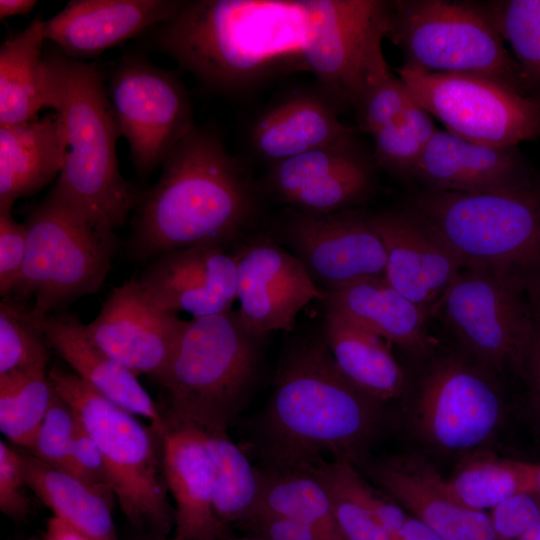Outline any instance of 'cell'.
Instances as JSON below:
<instances>
[{
	"mask_svg": "<svg viewBox=\"0 0 540 540\" xmlns=\"http://www.w3.org/2000/svg\"><path fill=\"white\" fill-rule=\"evenodd\" d=\"M134 281L158 308L193 318L229 312L237 299L235 257L221 245L166 252Z\"/></svg>",
	"mask_w": 540,
	"mask_h": 540,
	"instance_id": "18",
	"label": "cell"
},
{
	"mask_svg": "<svg viewBox=\"0 0 540 540\" xmlns=\"http://www.w3.org/2000/svg\"><path fill=\"white\" fill-rule=\"evenodd\" d=\"M488 514L498 540H518L540 520V495H513L492 507Z\"/></svg>",
	"mask_w": 540,
	"mask_h": 540,
	"instance_id": "43",
	"label": "cell"
},
{
	"mask_svg": "<svg viewBox=\"0 0 540 540\" xmlns=\"http://www.w3.org/2000/svg\"><path fill=\"white\" fill-rule=\"evenodd\" d=\"M31 540H93L56 516L48 518L45 529Z\"/></svg>",
	"mask_w": 540,
	"mask_h": 540,
	"instance_id": "48",
	"label": "cell"
},
{
	"mask_svg": "<svg viewBox=\"0 0 540 540\" xmlns=\"http://www.w3.org/2000/svg\"><path fill=\"white\" fill-rule=\"evenodd\" d=\"M21 451L0 441V510L14 521L25 520L31 511Z\"/></svg>",
	"mask_w": 540,
	"mask_h": 540,
	"instance_id": "42",
	"label": "cell"
},
{
	"mask_svg": "<svg viewBox=\"0 0 540 540\" xmlns=\"http://www.w3.org/2000/svg\"><path fill=\"white\" fill-rule=\"evenodd\" d=\"M281 236L324 291L385 275V248L372 215L352 209L326 214L293 211Z\"/></svg>",
	"mask_w": 540,
	"mask_h": 540,
	"instance_id": "14",
	"label": "cell"
},
{
	"mask_svg": "<svg viewBox=\"0 0 540 540\" xmlns=\"http://www.w3.org/2000/svg\"><path fill=\"white\" fill-rule=\"evenodd\" d=\"M523 279L463 268L432 309L476 362L491 372H524L534 327V302Z\"/></svg>",
	"mask_w": 540,
	"mask_h": 540,
	"instance_id": "10",
	"label": "cell"
},
{
	"mask_svg": "<svg viewBox=\"0 0 540 540\" xmlns=\"http://www.w3.org/2000/svg\"><path fill=\"white\" fill-rule=\"evenodd\" d=\"M51 346L73 372L98 393L151 421L158 430L164 418L158 405L130 370L99 348L88 336L85 325L72 314H49L35 320Z\"/></svg>",
	"mask_w": 540,
	"mask_h": 540,
	"instance_id": "24",
	"label": "cell"
},
{
	"mask_svg": "<svg viewBox=\"0 0 540 540\" xmlns=\"http://www.w3.org/2000/svg\"><path fill=\"white\" fill-rule=\"evenodd\" d=\"M322 301L327 309L411 353L424 354L431 346L426 330L429 313L397 291L384 276L324 291Z\"/></svg>",
	"mask_w": 540,
	"mask_h": 540,
	"instance_id": "27",
	"label": "cell"
},
{
	"mask_svg": "<svg viewBox=\"0 0 540 540\" xmlns=\"http://www.w3.org/2000/svg\"><path fill=\"white\" fill-rule=\"evenodd\" d=\"M204 442L213 466V506L222 525L242 526L256 512L261 483L243 450L227 433L203 432Z\"/></svg>",
	"mask_w": 540,
	"mask_h": 540,
	"instance_id": "32",
	"label": "cell"
},
{
	"mask_svg": "<svg viewBox=\"0 0 540 540\" xmlns=\"http://www.w3.org/2000/svg\"><path fill=\"white\" fill-rule=\"evenodd\" d=\"M371 474L387 496L443 540H498L488 512L453 499L431 464L404 458L381 463Z\"/></svg>",
	"mask_w": 540,
	"mask_h": 540,
	"instance_id": "23",
	"label": "cell"
},
{
	"mask_svg": "<svg viewBox=\"0 0 540 540\" xmlns=\"http://www.w3.org/2000/svg\"><path fill=\"white\" fill-rule=\"evenodd\" d=\"M237 268V311L242 325L263 338L272 331H290L298 313L324 290L301 262L267 235L254 236L233 254Z\"/></svg>",
	"mask_w": 540,
	"mask_h": 540,
	"instance_id": "15",
	"label": "cell"
},
{
	"mask_svg": "<svg viewBox=\"0 0 540 540\" xmlns=\"http://www.w3.org/2000/svg\"><path fill=\"white\" fill-rule=\"evenodd\" d=\"M132 249L140 257L235 241L257 210L252 181L213 132L196 126L140 194Z\"/></svg>",
	"mask_w": 540,
	"mask_h": 540,
	"instance_id": "3",
	"label": "cell"
},
{
	"mask_svg": "<svg viewBox=\"0 0 540 540\" xmlns=\"http://www.w3.org/2000/svg\"><path fill=\"white\" fill-rule=\"evenodd\" d=\"M47 366L0 374V429L27 450L55 392Z\"/></svg>",
	"mask_w": 540,
	"mask_h": 540,
	"instance_id": "34",
	"label": "cell"
},
{
	"mask_svg": "<svg viewBox=\"0 0 540 540\" xmlns=\"http://www.w3.org/2000/svg\"><path fill=\"white\" fill-rule=\"evenodd\" d=\"M265 185L296 212L326 214L364 200L373 187V167L350 139L271 164Z\"/></svg>",
	"mask_w": 540,
	"mask_h": 540,
	"instance_id": "16",
	"label": "cell"
},
{
	"mask_svg": "<svg viewBox=\"0 0 540 540\" xmlns=\"http://www.w3.org/2000/svg\"><path fill=\"white\" fill-rule=\"evenodd\" d=\"M77 425L78 417L73 408L55 391L32 444L25 451L45 464L68 473Z\"/></svg>",
	"mask_w": 540,
	"mask_h": 540,
	"instance_id": "39",
	"label": "cell"
},
{
	"mask_svg": "<svg viewBox=\"0 0 540 540\" xmlns=\"http://www.w3.org/2000/svg\"><path fill=\"white\" fill-rule=\"evenodd\" d=\"M120 137L137 174L146 177L194 127L188 93L179 77L144 58L126 56L107 85Z\"/></svg>",
	"mask_w": 540,
	"mask_h": 540,
	"instance_id": "12",
	"label": "cell"
},
{
	"mask_svg": "<svg viewBox=\"0 0 540 540\" xmlns=\"http://www.w3.org/2000/svg\"><path fill=\"white\" fill-rule=\"evenodd\" d=\"M321 336L341 373L361 392L382 404L403 394L404 373L381 337L331 309Z\"/></svg>",
	"mask_w": 540,
	"mask_h": 540,
	"instance_id": "28",
	"label": "cell"
},
{
	"mask_svg": "<svg viewBox=\"0 0 540 540\" xmlns=\"http://www.w3.org/2000/svg\"><path fill=\"white\" fill-rule=\"evenodd\" d=\"M406 211L443 242L463 268L528 282L540 273V181L494 192L425 190Z\"/></svg>",
	"mask_w": 540,
	"mask_h": 540,
	"instance_id": "6",
	"label": "cell"
},
{
	"mask_svg": "<svg viewBox=\"0 0 540 540\" xmlns=\"http://www.w3.org/2000/svg\"><path fill=\"white\" fill-rule=\"evenodd\" d=\"M187 322L152 304L131 279L113 288L85 328L99 348L135 376L154 379L166 366Z\"/></svg>",
	"mask_w": 540,
	"mask_h": 540,
	"instance_id": "17",
	"label": "cell"
},
{
	"mask_svg": "<svg viewBox=\"0 0 540 540\" xmlns=\"http://www.w3.org/2000/svg\"><path fill=\"white\" fill-rule=\"evenodd\" d=\"M539 285H540V282H539Z\"/></svg>",
	"mask_w": 540,
	"mask_h": 540,
	"instance_id": "55",
	"label": "cell"
},
{
	"mask_svg": "<svg viewBox=\"0 0 540 540\" xmlns=\"http://www.w3.org/2000/svg\"><path fill=\"white\" fill-rule=\"evenodd\" d=\"M445 486L463 506L490 510L513 495L535 493L534 463L491 456L475 458L445 479Z\"/></svg>",
	"mask_w": 540,
	"mask_h": 540,
	"instance_id": "33",
	"label": "cell"
},
{
	"mask_svg": "<svg viewBox=\"0 0 540 540\" xmlns=\"http://www.w3.org/2000/svg\"><path fill=\"white\" fill-rule=\"evenodd\" d=\"M49 378L99 446L115 498L144 540H166L174 531L175 509L163 469L162 430L143 426L133 413L113 403L74 372L54 365Z\"/></svg>",
	"mask_w": 540,
	"mask_h": 540,
	"instance_id": "7",
	"label": "cell"
},
{
	"mask_svg": "<svg viewBox=\"0 0 540 540\" xmlns=\"http://www.w3.org/2000/svg\"><path fill=\"white\" fill-rule=\"evenodd\" d=\"M372 137L376 163L391 173L411 176L425 146L403 121L379 129Z\"/></svg>",
	"mask_w": 540,
	"mask_h": 540,
	"instance_id": "41",
	"label": "cell"
},
{
	"mask_svg": "<svg viewBox=\"0 0 540 540\" xmlns=\"http://www.w3.org/2000/svg\"><path fill=\"white\" fill-rule=\"evenodd\" d=\"M411 177L425 190L458 193L505 190L534 178L517 146L483 145L446 130L427 142Z\"/></svg>",
	"mask_w": 540,
	"mask_h": 540,
	"instance_id": "20",
	"label": "cell"
},
{
	"mask_svg": "<svg viewBox=\"0 0 540 540\" xmlns=\"http://www.w3.org/2000/svg\"><path fill=\"white\" fill-rule=\"evenodd\" d=\"M407 90L388 66L383 51L376 55L365 75L354 108L359 129L373 135L379 129L402 120Z\"/></svg>",
	"mask_w": 540,
	"mask_h": 540,
	"instance_id": "38",
	"label": "cell"
},
{
	"mask_svg": "<svg viewBox=\"0 0 540 540\" xmlns=\"http://www.w3.org/2000/svg\"><path fill=\"white\" fill-rule=\"evenodd\" d=\"M534 302L535 327L524 366L532 397L540 415V300Z\"/></svg>",
	"mask_w": 540,
	"mask_h": 540,
	"instance_id": "46",
	"label": "cell"
},
{
	"mask_svg": "<svg viewBox=\"0 0 540 540\" xmlns=\"http://www.w3.org/2000/svg\"><path fill=\"white\" fill-rule=\"evenodd\" d=\"M402 121L424 146L437 131L430 114L413 99L408 91L405 97Z\"/></svg>",
	"mask_w": 540,
	"mask_h": 540,
	"instance_id": "47",
	"label": "cell"
},
{
	"mask_svg": "<svg viewBox=\"0 0 540 540\" xmlns=\"http://www.w3.org/2000/svg\"><path fill=\"white\" fill-rule=\"evenodd\" d=\"M387 2L195 0L150 29V44L203 85L238 92L271 76L313 73L352 105L386 35Z\"/></svg>",
	"mask_w": 540,
	"mask_h": 540,
	"instance_id": "1",
	"label": "cell"
},
{
	"mask_svg": "<svg viewBox=\"0 0 540 540\" xmlns=\"http://www.w3.org/2000/svg\"><path fill=\"white\" fill-rule=\"evenodd\" d=\"M43 20H33L0 48V125L36 119L48 107Z\"/></svg>",
	"mask_w": 540,
	"mask_h": 540,
	"instance_id": "29",
	"label": "cell"
},
{
	"mask_svg": "<svg viewBox=\"0 0 540 540\" xmlns=\"http://www.w3.org/2000/svg\"><path fill=\"white\" fill-rule=\"evenodd\" d=\"M28 488L53 515L93 540H121L112 518V505L67 472L21 451Z\"/></svg>",
	"mask_w": 540,
	"mask_h": 540,
	"instance_id": "30",
	"label": "cell"
},
{
	"mask_svg": "<svg viewBox=\"0 0 540 540\" xmlns=\"http://www.w3.org/2000/svg\"><path fill=\"white\" fill-rule=\"evenodd\" d=\"M491 373L458 357L437 360L426 373L416 402L420 437L446 452L471 451L490 441L504 415L502 395Z\"/></svg>",
	"mask_w": 540,
	"mask_h": 540,
	"instance_id": "13",
	"label": "cell"
},
{
	"mask_svg": "<svg viewBox=\"0 0 540 540\" xmlns=\"http://www.w3.org/2000/svg\"><path fill=\"white\" fill-rule=\"evenodd\" d=\"M68 473L113 506L115 494L103 454L78 418Z\"/></svg>",
	"mask_w": 540,
	"mask_h": 540,
	"instance_id": "40",
	"label": "cell"
},
{
	"mask_svg": "<svg viewBox=\"0 0 540 540\" xmlns=\"http://www.w3.org/2000/svg\"><path fill=\"white\" fill-rule=\"evenodd\" d=\"M34 0H1L0 18L4 19L16 15H28L36 6Z\"/></svg>",
	"mask_w": 540,
	"mask_h": 540,
	"instance_id": "50",
	"label": "cell"
},
{
	"mask_svg": "<svg viewBox=\"0 0 540 540\" xmlns=\"http://www.w3.org/2000/svg\"><path fill=\"white\" fill-rule=\"evenodd\" d=\"M241 527L262 540H320L305 523L276 513H258Z\"/></svg>",
	"mask_w": 540,
	"mask_h": 540,
	"instance_id": "45",
	"label": "cell"
},
{
	"mask_svg": "<svg viewBox=\"0 0 540 540\" xmlns=\"http://www.w3.org/2000/svg\"><path fill=\"white\" fill-rule=\"evenodd\" d=\"M25 224L26 255L14 291L34 296V320L101 288L110 269L113 233L50 195L30 210Z\"/></svg>",
	"mask_w": 540,
	"mask_h": 540,
	"instance_id": "9",
	"label": "cell"
},
{
	"mask_svg": "<svg viewBox=\"0 0 540 540\" xmlns=\"http://www.w3.org/2000/svg\"><path fill=\"white\" fill-rule=\"evenodd\" d=\"M181 4L175 0H73L43 20V34L66 56L87 61L167 21Z\"/></svg>",
	"mask_w": 540,
	"mask_h": 540,
	"instance_id": "19",
	"label": "cell"
},
{
	"mask_svg": "<svg viewBox=\"0 0 540 540\" xmlns=\"http://www.w3.org/2000/svg\"><path fill=\"white\" fill-rule=\"evenodd\" d=\"M48 346L30 310L4 297L0 303V374L47 366Z\"/></svg>",
	"mask_w": 540,
	"mask_h": 540,
	"instance_id": "37",
	"label": "cell"
},
{
	"mask_svg": "<svg viewBox=\"0 0 540 540\" xmlns=\"http://www.w3.org/2000/svg\"><path fill=\"white\" fill-rule=\"evenodd\" d=\"M396 71L413 99L454 135L496 147L540 137V103L501 83L404 64Z\"/></svg>",
	"mask_w": 540,
	"mask_h": 540,
	"instance_id": "11",
	"label": "cell"
},
{
	"mask_svg": "<svg viewBox=\"0 0 540 540\" xmlns=\"http://www.w3.org/2000/svg\"><path fill=\"white\" fill-rule=\"evenodd\" d=\"M166 540H173L172 538L166 539Z\"/></svg>",
	"mask_w": 540,
	"mask_h": 540,
	"instance_id": "54",
	"label": "cell"
},
{
	"mask_svg": "<svg viewBox=\"0 0 540 540\" xmlns=\"http://www.w3.org/2000/svg\"><path fill=\"white\" fill-rule=\"evenodd\" d=\"M354 134V129L338 119L330 100L302 93L264 112L252 126L250 142L256 153L271 165L354 139Z\"/></svg>",
	"mask_w": 540,
	"mask_h": 540,
	"instance_id": "25",
	"label": "cell"
},
{
	"mask_svg": "<svg viewBox=\"0 0 540 540\" xmlns=\"http://www.w3.org/2000/svg\"><path fill=\"white\" fill-rule=\"evenodd\" d=\"M48 107L59 116L67 154L49 195L98 229L113 233L137 206L140 194L120 173L119 128L102 68L66 56L55 45L44 51Z\"/></svg>",
	"mask_w": 540,
	"mask_h": 540,
	"instance_id": "4",
	"label": "cell"
},
{
	"mask_svg": "<svg viewBox=\"0 0 540 540\" xmlns=\"http://www.w3.org/2000/svg\"><path fill=\"white\" fill-rule=\"evenodd\" d=\"M372 218L385 248V279L430 315L463 269L460 261L406 210Z\"/></svg>",
	"mask_w": 540,
	"mask_h": 540,
	"instance_id": "21",
	"label": "cell"
},
{
	"mask_svg": "<svg viewBox=\"0 0 540 540\" xmlns=\"http://www.w3.org/2000/svg\"><path fill=\"white\" fill-rule=\"evenodd\" d=\"M518 540H540V520L532 525Z\"/></svg>",
	"mask_w": 540,
	"mask_h": 540,
	"instance_id": "51",
	"label": "cell"
},
{
	"mask_svg": "<svg viewBox=\"0 0 540 540\" xmlns=\"http://www.w3.org/2000/svg\"><path fill=\"white\" fill-rule=\"evenodd\" d=\"M386 37L402 52L404 65L432 73L487 78L530 97L523 72L509 55L484 4L388 2Z\"/></svg>",
	"mask_w": 540,
	"mask_h": 540,
	"instance_id": "8",
	"label": "cell"
},
{
	"mask_svg": "<svg viewBox=\"0 0 540 540\" xmlns=\"http://www.w3.org/2000/svg\"><path fill=\"white\" fill-rule=\"evenodd\" d=\"M27 227L17 222L12 209H0V293L14 291L26 255Z\"/></svg>",
	"mask_w": 540,
	"mask_h": 540,
	"instance_id": "44",
	"label": "cell"
},
{
	"mask_svg": "<svg viewBox=\"0 0 540 540\" xmlns=\"http://www.w3.org/2000/svg\"><path fill=\"white\" fill-rule=\"evenodd\" d=\"M382 405L345 378L321 334L295 340L281 360L261 423L270 469L354 465L381 426Z\"/></svg>",
	"mask_w": 540,
	"mask_h": 540,
	"instance_id": "2",
	"label": "cell"
},
{
	"mask_svg": "<svg viewBox=\"0 0 540 540\" xmlns=\"http://www.w3.org/2000/svg\"><path fill=\"white\" fill-rule=\"evenodd\" d=\"M221 540H262L256 536L248 535V536H236L232 532H230L228 535H226Z\"/></svg>",
	"mask_w": 540,
	"mask_h": 540,
	"instance_id": "53",
	"label": "cell"
},
{
	"mask_svg": "<svg viewBox=\"0 0 540 540\" xmlns=\"http://www.w3.org/2000/svg\"><path fill=\"white\" fill-rule=\"evenodd\" d=\"M484 5L502 39L512 47L530 97L540 103V0H500Z\"/></svg>",
	"mask_w": 540,
	"mask_h": 540,
	"instance_id": "36",
	"label": "cell"
},
{
	"mask_svg": "<svg viewBox=\"0 0 540 540\" xmlns=\"http://www.w3.org/2000/svg\"><path fill=\"white\" fill-rule=\"evenodd\" d=\"M163 469L175 503L173 540H221L231 532L213 506V466L201 430L164 420Z\"/></svg>",
	"mask_w": 540,
	"mask_h": 540,
	"instance_id": "22",
	"label": "cell"
},
{
	"mask_svg": "<svg viewBox=\"0 0 540 540\" xmlns=\"http://www.w3.org/2000/svg\"><path fill=\"white\" fill-rule=\"evenodd\" d=\"M67 154L62 122L54 112L21 124L0 125V209L30 196L60 175Z\"/></svg>",
	"mask_w": 540,
	"mask_h": 540,
	"instance_id": "26",
	"label": "cell"
},
{
	"mask_svg": "<svg viewBox=\"0 0 540 540\" xmlns=\"http://www.w3.org/2000/svg\"><path fill=\"white\" fill-rule=\"evenodd\" d=\"M402 540H443L417 518L408 514L401 533Z\"/></svg>",
	"mask_w": 540,
	"mask_h": 540,
	"instance_id": "49",
	"label": "cell"
},
{
	"mask_svg": "<svg viewBox=\"0 0 540 540\" xmlns=\"http://www.w3.org/2000/svg\"><path fill=\"white\" fill-rule=\"evenodd\" d=\"M237 312L192 318L163 370L164 420L227 433L256 375L260 343Z\"/></svg>",
	"mask_w": 540,
	"mask_h": 540,
	"instance_id": "5",
	"label": "cell"
},
{
	"mask_svg": "<svg viewBox=\"0 0 540 540\" xmlns=\"http://www.w3.org/2000/svg\"><path fill=\"white\" fill-rule=\"evenodd\" d=\"M535 493L540 495V463H534Z\"/></svg>",
	"mask_w": 540,
	"mask_h": 540,
	"instance_id": "52",
	"label": "cell"
},
{
	"mask_svg": "<svg viewBox=\"0 0 540 540\" xmlns=\"http://www.w3.org/2000/svg\"><path fill=\"white\" fill-rule=\"evenodd\" d=\"M326 490L345 540H390L368 500L369 485L354 465L329 462L308 470Z\"/></svg>",
	"mask_w": 540,
	"mask_h": 540,
	"instance_id": "35",
	"label": "cell"
},
{
	"mask_svg": "<svg viewBox=\"0 0 540 540\" xmlns=\"http://www.w3.org/2000/svg\"><path fill=\"white\" fill-rule=\"evenodd\" d=\"M259 473L261 490L254 515H286L308 525L320 540H345L326 490L310 472L269 468Z\"/></svg>",
	"mask_w": 540,
	"mask_h": 540,
	"instance_id": "31",
	"label": "cell"
}]
</instances>
